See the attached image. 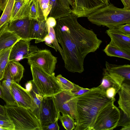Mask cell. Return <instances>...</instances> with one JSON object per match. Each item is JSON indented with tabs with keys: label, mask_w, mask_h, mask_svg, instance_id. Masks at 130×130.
<instances>
[{
	"label": "cell",
	"mask_w": 130,
	"mask_h": 130,
	"mask_svg": "<svg viewBox=\"0 0 130 130\" xmlns=\"http://www.w3.org/2000/svg\"><path fill=\"white\" fill-rule=\"evenodd\" d=\"M77 18L71 13L57 19L54 28L63 51L64 67L70 72L81 73L86 56L99 49L102 42L92 30L81 25Z\"/></svg>",
	"instance_id": "6da1fadb"
},
{
	"label": "cell",
	"mask_w": 130,
	"mask_h": 130,
	"mask_svg": "<svg viewBox=\"0 0 130 130\" xmlns=\"http://www.w3.org/2000/svg\"><path fill=\"white\" fill-rule=\"evenodd\" d=\"M75 130H92L96 116L102 107L110 100L99 86L77 96ZM111 100V99H110Z\"/></svg>",
	"instance_id": "7a4b0ae2"
},
{
	"label": "cell",
	"mask_w": 130,
	"mask_h": 130,
	"mask_svg": "<svg viewBox=\"0 0 130 130\" xmlns=\"http://www.w3.org/2000/svg\"><path fill=\"white\" fill-rule=\"evenodd\" d=\"M89 21L98 26L109 28L130 23V9L119 8L110 3L91 14L87 17Z\"/></svg>",
	"instance_id": "3957f363"
},
{
	"label": "cell",
	"mask_w": 130,
	"mask_h": 130,
	"mask_svg": "<svg viewBox=\"0 0 130 130\" xmlns=\"http://www.w3.org/2000/svg\"><path fill=\"white\" fill-rule=\"evenodd\" d=\"M6 115L15 130H41L39 122L30 109L18 106L4 105Z\"/></svg>",
	"instance_id": "277c9868"
},
{
	"label": "cell",
	"mask_w": 130,
	"mask_h": 130,
	"mask_svg": "<svg viewBox=\"0 0 130 130\" xmlns=\"http://www.w3.org/2000/svg\"><path fill=\"white\" fill-rule=\"evenodd\" d=\"M30 68L32 80L43 97L53 96L62 90L55 75L35 66L31 65Z\"/></svg>",
	"instance_id": "5b68a950"
},
{
	"label": "cell",
	"mask_w": 130,
	"mask_h": 130,
	"mask_svg": "<svg viewBox=\"0 0 130 130\" xmlns=\"http://www.w3.org/2000/svg\"><path fill=\"white\" fill-rule=\"evenodd\" d=\"M115 98L110 100L99 111L94 122L92 130H112L117 127L121 111L114 104Z\"/></svg>",
	"instance_id": "8992f818"
},
{
	"label": "cell",
	"mask_w": 130,
	"mask_h": 130,
	"mask_svg": "<svg viewBox=\"0 0 130 130\" xmlns=\"http://www.w3.org/2000/svg\"><path fill=\"white\" fill-rule=\"evenodd\" d=\"M28 62L40 67L48 74L55 75L54 72L57 62V58L48 50H39L28 57Z\"/></svg>",
	"instance_id": "52a82bcc"
},
{
	"label": "cell",
	"mask_w": 130,
	"mask_h": 130,
	"mask_svg": "<svg viewBox=\"0 0 130 130\" xmlns=\"http://www.w3.org/2000/svg\"><path fill=\"white\" fill-rule=\"evenodd\" d=\"M53 98L58 113L68 114L75 119L77 96L70 91L62 90L53 96Z\"/></svg>",
	"instance_id": "ba28073f"
},
{
	"label": "cell",
	"mask_w": 130,
	"mask_h": 130,
	"mask_svg": "<svg viewBox=\"0 0 130 130\" xmlns=\"http://www.w3.org/2000/svg\"><path fill=\"white\" fill-rule=\"evenodd\" d=\"M109 3V0H74L71 13L77 18L87 17L94 11Z\"/></svg>",
	"instance_id": "9c48e42d"
},
{
	"label": "cell",
	"mask_w": 130,
	"mask_h": 130,
	"mask_svg": "<svg viewBox=\"0 0 130 130\" xmlns=\"http://www.w3.org/2000/svg\"><path fill=\"white\" fill-rule=\"evenodd\" d=\"M60 113L57 110L53 96L43 97L39 118L41 128L43 127L54 122Z\"/></svg>",
	"instance_id": "30bf717a"
},
{
	"label": "cell",
	"mask_w": 130,
	"mask_h": 130,
	"mask_svg": "<svg viewBox=\"0 0 130 130\" xmlns=\"http://www.w3.org/2000/svg\"><path fill=\"white\" fill-rule=\"evenodd\" d=\"M103 72L109 75L121 88L124 81L130 79V65H117L106 61Z\"/></svg>",
	"instance_id": "8fae6325"
},
{
	"label": "cell",
	"mask_w": 130,
	"mask_h": 130,
	"mask_svg": "<svg viewBox=\"0 0 130 130\" xmlns=\"http://www.w3.org/2000/svg\"><path fill=\"white\" fill-rule=\"evenodd\" d=\"M37 46L31 45L29 42L20 40L12 46L10 51L9 61H18L27 58L39 50Z\"/></svg>",
	"instance_id": "7c38bea8"
},
{
	"label": "cell",
	"mask_w": 130,
	"mask_h": 130,
	"mask_svg": "<svg viewBox=\"0 0 130 130\" xmlns=\"http://www.w3.org/2000/svg\"><path fill=\"white\" fill-rule=\"evenodd\" d=\"M30 21L28 17L15 20L9 22L8 29L21 40L30 42Z\"/></svg>",
	"instance_id": "4fadbf2b"
},
{
	"label": "cell",
	"mask_w": 130,
	"mask_h": 130,
	"mask_svg": "<svg viewBox=\"0 0 130 130\" xmlns=\"http://www.w3.org/2000/svg\"><path fill=\"white\" fill-rule=\"evenodd\" d=\"M11 90L17 105L30 109L32 111V101L29 92L19 84L13 81L12 82Z\"/></svg>",
	"instance_id": "5bb4252c"
},
{
	"label": "cell",
	"mask_w": 130,
	"mask_h": 130,
	"mask_svg": "<svg viewBox=\"0 0 130 130\" xmlns=\"http://www.w3.org/2000/svg\"><path fill=\"white\" fill-rule=\"evenodd\" d=\"M106 32L110 39L109 44L130 53V36L123 34L116 28H109Z\"/></svg>",
	"instance_id": "9a60e30c"
},
{
	"label": "cell",
	"mask_w": 130,
	"mask_h": 130,
	"mask_svg": "<svg viewBox=\"0 0 130 130\" xmlns=\"http://www.w3.org/2000/svg\"><path fill=\"white\" fill-rule=\"evenodd\" d=\"M48 34V26L46 21H39L31 20L30 38L31 40L35 39V43L43 42Z\"/></svg>",
	"instance_id": "2e32d148"
},
{
	"label": "cell",
	"mask_w": 130,
	"mask_h": 130,
	"mask_svg": "<svg viewBox=\"0 0 130 130\" xmlns=\"http://www.w3.org/2000/svg\"><path fill=\"white\" fill-rule=\"evenodd\" d=\"M3 78L2 84L3 94V99L7 105L17 106L11 93V86L13 81L8 66L5 69Z\"/></svg>",
	"instance_id": "e0dca14e"
},
{
	"label": "cell",
	"mask_w": 130,
	"mask_h": 130,
	"mask_svg": "<svg viewBox=\"0 0 130 130\" xmlns=\"http://www.w3.org/2000/svg\"><path fill=\"white\" fill-rule=\"evenodd\" d=\"M33 1L22 0L14 2L9 22L28 17L30 6Z\"/></svg>",
	"instance_id": "ac0fdd59"
},
{
	"label": "cell",
	"mask_w": 130,
	"mask_h": 130,
	"mask_svg": "<svg viewBox=\"0 0 130 130\" xmlns=\"http://www.w3.org/2000/svg\"><path fill=\"white\" fill-rule=\"evenodd\" d=\"M120 90L118 92L119 96L118 101V107L127 117L130 118V85L123 83Z\"/></svg>",
	"instance_id": "d6986e66"
},
{
	"label": "cell",
	"mask_w": 130,
	"mask_h": 130,
	"mask_svg": "<svg viewBox=\"0 0 130 130\" xmlns=\"http://www.w3.org/2000/svg\"><path fill=\"white\" fill-rule=\"evenodd\" d=\"M7 27L0 36V51L12 46L21 40L13 32L9 30Z\"/></svg>",
	"instance_id": "ffe728a7"
},
{
	"label": "cell",
	"mask_w": 130,
	"mask_h": 130,
	"mask_svg": "<svg viewBox=\"0 0 130 130\" xmlns=\"http://www.w3.org/2000/svg\"><path fill=\"white\" fill-rule=\"evenodd\" d=\"M32 88L29 92L32 101V112L39 121L41 104L43 97L39 92L32 80Z\"/></svg>",
	"instance_id": "44dd1931"
},
{
	"label": "cell",
	"mask_w": 130,
	"mask_h": 130,
	"mask_svg": "<svg viewBox=\"0 0 130 130\" xmlns=\"http://www.w3.org/2000/svg\"><path fill=\"white\" fill-rule=\"evenodd\" d=\"M8 63L9 71L13 81L19 84L23 77L24 67L18 61H11Z\"/></svg>",
	"instance_id": "7402d4cb"
},
{
	"label": "cell",
	"mask_w": 130,
	"mask_h": 130,
	"mask_svg": "<svg viewBox=\"0 0 130 130\" xmlns=\"http://www.w3.org/2000/svg\"><path fill=\"white\" fill-rule=\"evenodd\" d=\"M104 52L108 56L116 57L130 60V53L109 44L103 50Z\"/></svg>",
	"instance_id": "603a6c76"
},
{
	"label": "cell",
	"mask_w": 130,
	"mask_h": 130,
	"mask_svg": "<svg viewBox=\"0 0 130 130\" xmlns=\"http://www.w3.org/2000/svg\"><path fill=\"white\" fill-rule=\"evenodd\" d=\"M50 3L52 8L50 17H53L56 20L71 13L63 8L59 0H50Z\"/></svg>",
	"instance_id": "cb8c5ba5"
},
{
	"label": "cell",
	"mask_w": 130,
	"mask_h": 130,
	"mask_svg": "<svg viewBox=\"0 0 130 130\" xmlns=\"http://www.w3.org/2000/svg\"><path fill=\"white\" fill-rule=\"evenodd\" d=\"M12 46L0 51V81L3 79L5 69L9 61L10 53Z\"/></svg>",
	"instance_id": "d4e9b609"
},
{
	"label": "cell",
	"mask_w": 130,
	"mask_h": 130,
	"mask_svg": "<svg viewBox=\"0 0 130 130\" xmlns=\"http://www.w3.org/2000/svg\"><path fill=\"white\" fill-rule=\"evenodd\" d=\"M15 0H9L0 18V28L9 22Z\"/></svg>",
	"instance_id": "484cf974"
},
{
	"label": "cell",
	"mask_w": 130,
	"mask_h": 130,
	"mask_svg": "<svg viewBox=\"0 0 130 130\" xmlns=\"http://www.w3.org/2000/svg\"><path fill=\"white\" fill-rule=\"evenodd\" d=\"M103 75L101 84L99 86L105 91L109 88L113 87L119 91L121 87L113 79L105 73L103 72Z\"/></svg>",
	"instance_id": "4316f807"
},
{
	"label": "cell",
	"mask_w": 130,
	"mask_h": 130,
	"mask_svg": "<svg viewBox=\"0 0 130 130\" xmlns=\"http://www.w3.org/2000/svg\"><path fill=\"white\" fill-rule=\"evenodd\" d=\"M58 119L60 121L63 127L66 130H72L75 127V121L72 117L67 114L60 113L58 116Z\"/></svg>",
	"instance_id": "83f0119b"
},
{
	"label": "cell",
	"mask_w": 130,
	"mask_h": 130,
	"mask_svg": "<svg viewBox=\"0 0 130 130\" xmlns=\"http://www.w3.org/2000/svg\"><path fill=\"white\" fill-rule=\"evenodd\" d=\"M48 35L52 40V45L54 48L56 52L57 51H59L63 59L64 57L63 51L57 42L54 29L53 27L49 26H48Z\"/></svg>",
	"instance_id": "f1b7e54d"
},
{
	"label": "cell",
	"mask_w": 130,
	"mask_h": 130,
	"mask_svg": "<svg viewBox=\"0 0 130 130\" xmlns=\"http://www.w3.org/2000/svg\"><path fill=\"white\" fill-rule=\"evenodd\" d=\"M56 78L62 90L70 91L73 88L74 83L63 77L61 74L57 75Z\"/></svg>",
	"instance_id": "f546056e"
},
{
	"label": "cell",
	"mask_w": 130,
	"mask_h": 130,
	"mask_svg": "<svg viewBox=\"0 0 130 130\" xmlns=\"http://www.w3.org/2000/svg\"><path fill=\"white\" fill-rule=\"evenodd\" d=\"M39 7L46 21L52 8L50 0H37Z\"/></svg>",
	"instance_id": "4dcf8cb0"
},
{
	"label": "cell",
	"mask_w": 130,
	"mask_h": 130,
	"mask_svg": "<svg viewBox=\"0 0 130 130\" xmlns=\"http://www.w3.org/2000/svg\"><path fill=\"white\" fill-rule=\"evenodd\" d=\"M73 88L70 91L75 96H77L87 92L90 91L91 89L84 88L80 87L74 83Z\"/></svg>",
	"instance_id": "1f68e13d"
},
{
	"label": "cell",
	"mask_w": 130,
	"mask_h": 130,
	"mask_svg": "<svg viewBox=\"0 0 130 130\" xmlns=\"http://www.w3.org/2000/svg\"><path fill=\"white\" fill-rule=\"evenodd\" d=\"M0 125L5 130H15L14 125L10 120H0Z\"/></svg>",
	"instance_id": "d6a6232c"
},
{
	"label": "cell",
	"mask_w": 130,
	"mask_h": 130,
	"mask_svg": "<svg viewBox=\"0 0 130 130\" xmlns=\"http://www.w3.org/2000/svg\"><path fill=\"white\" fill-rule=\"evenodd\" d=\"M58 117L53 122L50 123L41 128V130H59V127L58 124Z\"/></svg>",
	"instance_id": "836d02e7"
},
{
	"label": "cell",
	"mask_w": 130,
	"mask_h": 130,
	"mask_svg": "<svg viewBox=\"0 0 130 130\" xmlns=\"http://www.w3.org/2000/svg\"><path fill=\"white\" fill-rule=\"evenodd\" d=\"M118 91L114 87H110L107 89L105 91V94L106 97L110 100L115 98L116 93Z\"/></svg>",
	"instance_id": "e575fe53"
},
{
	"label": "cell",
	"mask_w": 130,
	"mask_h": 130,
	"mask_svg": "<svg viewBox=\"0 0 130 130\" xmlns=\"http://www.w3.org/2000/svg\"><path fill=\"white\" fill-rule=\"evenodd\" d=\"M116 28L123 34L128 36H130V23L120 25Z\"/></svg>",
	"instance_id": "d590c367"
},
{
	"label": "cell",
	"mask_w": 130,
	"mask_h": 130,
	"mask_svg": "<svg viewBox=\"0 0 130 130\" xmlns=\"http://www.w3.org/2000/svg\"><path fill=\"white\" fill-rule=\"evenodd\" d=\"M123 116H121V115L120 119L117 127L122 126L123 127L130 125V118L128 117L123 112Z\"/></svg>",
	"instance_id": "8d00e7d4"
},
{
	"label": "cell",
	"mask_w": 130,
	"mask_h": 130,
	"mask_svg": "<svg viewBox=\"0 0 130 130\" xmlns=\"http://www.w3.org/2000/svg\"><path fill=\"white\" fill-rule=\"evenodd\" d=\"M46 22L48 26L53 28L56 26V19L52 17H49L47 18Z\"/></svg>",
	"instance_id": "74e56055"
},
{
	"label": "cell",
	"mask_w": 130,
	"mask_h": 130,
	"mask_svg": "<svg viewBox=\"0 0 130 130\" xmlns=\"http://www.w3.org/2000/svg\"><path fill=\"white\" fill-rule=\"evenodd\" d=\"M43 41H44L45 44L48 46L54 48L53 46L52 45V40L48 35L45 38Z\"/></svg>",
	"instance_id": "f35d334b"
},
{
	"label": "cell",
	"mask_w": 130,
	"mask_h": 130,
	"mask_svg": "<svg viewBox=\"0 0 130 130\" xmlns=\"http://www.w3.org/2000/svg\"><path fill=\"white\" fill-rule=\"evenodd\" d=\"M9 0H0V10L3 11Z\"/></svg>",
	"instance_id": "ab89813d"
},
{
	"label": "cell",
	"mask_w": 130,
	"mask_h": 130,
	"mask_svg": "<svg viewBox=\"0 0 130 130\" xmlns=\"http://www.w3.org/2000/svg\"><path fill=\"white\" fill-rule=\"evenodd\" d=\"M124 8L130 9V0H120Z\"/></svg>",
	"instance_id": "60d3db41"
},
{
	"label": "cell",
	"mask_w": 130,
	"mask_h": 130,
	"mask_svg": "<svg viewBox=\"0 0 130 130\" xmlns=\"http://www.w3.org/2000/svg\"><path fill=\"white\" fill-rule=\"evenodd\" d=\"M32 80L27 82L25 84V89L29 92L30 91L32 88Z\"/></svg>",
	"instance_id": "b9f144b4"
},
{
	"label": "cell",
	"mask_w": 130,
	"mask_h": 130,
	"mask_svg": "<svg viewBox=\"0 0 130 130\" xmlns=\"http://www.w3.org/2000/svg\"><path fill=\"white\" fill-rule=\"evenodd\" d=\"M0 114L2 115H6V109L5 106L0 105Z\"/></svg>",
	"instance_id": "7bdbcfd3"
},
{
	"label": "cell",
	"mask_w": 130,
	"mask_h": 130,
	"mask_svg": "<svg viewBox=\"0 0 130 130\" xmlns=\"http://www.w3.org/2000/svg\"><path fill=\"white\" fill-rule=\"evenodd\" d=\"M8 24L9 23H5L0 28V36L6 28L8 26Z\"/></svg>",
	"instance_id": "ee69618b"
},
{
	"label": "cell",
	"mask_w": 130,
	"mask_h": 130,
	"mask_svg": "<svg viewBox=\"0 0 130 130\" xmlns=\"http://www.w3.org/2000/svg\"><path fill=\"white\" fill-rule=\"evenodd\" d=\"M0 120H10L8 117L6 115H2L0 114Z\"/></svg>",
	"instance_id": "f6af8a7d"
},
{
	"label": "cell",
	"mask_w": 130,
	"mask_h": 130,
	"mask_svg": "<svg viewBox=\"0 0 130 130\" xmlns=\"http://www.w3.org/2000/svg\"><path fill=\"white\" fill-rule=\"evenodd\" d=\"M3 88L2 85L0 82V98L3 99Z\"/></svg>",
	"instance_id": "bcb514c9"
},
{
	"label": "cell",
	"mask_w": 130,
	"mask_h": 130,
	"mask_svg": "<svg viewBox=\"0 0 130 130\" xmlns=\"http://www.w3.org/2000/svg\"><path fill=\"white\" fill-rule=\"evenodd\" d=\"M121 130H130V125L123 127Z\"/></svg>",
	"instance_id": "7dc6e473"
},
{
	"label": "cell",
	"mask_w": 130,
	"mask_h": 130,
	"mask_svg": "<svg viewBox=\"0 0 130 130\" xmlns=\"http://www.w3.org/2000/svg\"><path fill=\"white\" fill-rule=\"evenodd\" d=\"M22 0H15V2H18V1H21Z\"/></svg>",
	"instance_id": "c3c4849f"
}]
</instances>
